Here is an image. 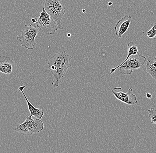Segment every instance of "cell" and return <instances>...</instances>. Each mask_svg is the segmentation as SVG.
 I'll return each mask as SVG.
<instances>
[{"label":"cell","instance_id":"cell-1","mask_svg":"<svg viewBox=\"0 0 156 153\" xmlns=\"http://www.w3.org/2000/svg\"><path fill=\"white\" fill-rule=\"evenodd\" d=\"M72 58V56L63 51L55 54L49 59L48 64L54 78L52 82L53 87H58L61 83L67 70L71 67L70 61Z\"/></svg>","mask_w":156,"mask_h":153},{"label":"cell","instance_id":"cell-2","mask_svg":"<svg viewBox=\"0 0 156 153\" xmlns=\"http://www.w3.org/2000/svg\"><path fill=\"white\" fill-rule=\"evenodd\" d=\"M146 61V57L140 54L132 55L126 61H124L116 67L110 70V74L114 73L116 70L119 68L120 73L122 75H130L134 70L141 68Z\"/></svg>","mask_w":156,"mask_h":153},{"label":"cell","instance_id":"cell-3","mask_svg":"<svg viewBox=\"0 0 156 153\" xmlns=\"http://www.w3.org/2000/svg\"><path fill=\"white\" fill-rule=\"evenodd\" d=\"M31 25L37 24L38 28L45 34L54 35L58 30L57 25L53 18L47 12L44 8L40 13L39 18H32Z\"/></svg>","mask_w":156,"mask_h":153},{"label":"cell","instance_id":"cell-4","mask_svg":"<svg viewBox=\"0 0 156 153\" xmlns=\"http://www.w3.org/2000/svg\"><path fill=\"white\" fill-rule=\"evenodd\" d=\"M33 115L27 116L25 121L16 125L15 129L16 132L23 135H31L34 133H39L43 130L44 125L41 119H33Z\"/></svg>","mask_w":156,"mask_h":153},{"label":"cell","instance_id":"cell-5","mask_svg":"<svg viewBox=\"0 0 156 153\" xmlns=\"http://www.w3.org/2000/svg\"><path fill=\"white\" fill-rule=\"evenodd\" d=\"M25 25L21 35L16 37V39L20 42L21 46L29 50H33L36 47L35 38L38 32V28L36 25Z\"/></svg>","mask_w":156,"mask_h":153},{"label":"cell","instance_id":"cell-6","mask_svg":"<svg viewBox=\"0 0 156 153\" xmlns=\"http://www.w3.org/2000/svg\"><path fill=\"white\" fill-rule=\"evenodd\" d=\"M45 10L56 22L58 30H63L61 21L65 14L64 6L58 0H45Z\"/></svg>","mask_w":156,"mask_h":153},{"label":"cell","instance_id":"cell-7","mask_svg":"<svg viewBox=\"0 0 156 153\" xmlns=\"http://www.w3.org/2000/svg\"><path fill=\"white\" fill-rule=\"evenodd\" d=\"M115 97L123 103L131 105H135L137 104V99L136 95L133 93L132 88H129L126 93L122 91L120 87L114 88L112 91Z\"/></svg>","mask_w":156,"mask_h":153},{"label":"cell","instance_id":"cell-8","mask_svg":"<svg viewBox=\"0 0 156 153\" xmlns=\"http://www.w3.org/2000/svg\"><path fill=\"white\" fill-rule=\"evenodd\" d=\"M132 21L130 15L124 16L121 20H119L115 28V32L117 36L121 38L128 29Z\"/></svg>","mask_w":156,"mask_h":153},{"label":"cell","instance_id":"cell-9","mask_svg":"<svg viewBox=\"0 0 156 153\" xmlns=\"http://www.w3.org/2000/svg\"><path fill=\"white\" fill-rule=\"evenodd\" d=\"M25 88V86H21L18 87V89L21 92L23 95H24V98L26 100V102H27V105H28V109L30 114L34 116L36 118L39 119H41L44 115V113L43 110L41 108H36L34 106L31 102L29 101L28 99L27 98L26 95H25L24 92V89Z\"/></svg>","mask_w":156,"mask_h":153},{"label":"cell","instance_id":"cell-10","mask_svg":"<svg viewBox=\"0 0 156 153\" xmlns=\"http://www.w3.org/2000/svg\"><path fill=\"white\" fill-rule=\"evenodd\" d=\"M14 64V61L9 57L0 56V72L4 74H10Z\"/></svg>","mask_w":156,"mask_h":153},{"label":"cell","instance_id":"cell-11","mask_svg":"<svg viewBox=\"0 0 156 153\" xmlns=\"http://www.w3.org/2000/svg\"><path fill=\"white\" fill-rule=\"evenodd\" d=\"M146 70L153 79H156V58L150 56L146 61Z\"/></svg>","mask_w":156,"mask_h":153},{"label":"cell","instance_id":"cell-12","mask_svg":"<svg viewBox=\"0 0 156 153\" xmlns=\"http://www.w3.org/2000/svg\"><path fill=\"white\" fill-rule=\"evenodd\" d=\"M148 38L152 39H156V23H154L153 27L146 33Z\"/></svg>","mask_w":156,"mask_h":153},{"label":"cell","instance_id":"cell-13","mask_svg":"<svg viewBox=\"0 0 156 153\" xmlns=\"http://www.w3.org/2000/svg\"><path fill=\"white\" fill-rule=\"evenodd\" d=\"M149 116L151 120V123L156 124V109L151 108L148 110Z\"/></svg>","mask_w":156,"mask_h":153},{"label":"cell","instance_id":"cell-14","mask_svg":"<svg viewBox=\"0 0 156 153\" xmlns=\"http://www.w3.org/2000/svg\"><path fill=\"white\" fill-rule=\"evenodd\" d=\"M146 97L147 98L151 99L152 98V95L151 93L148 92L146 94Z\"/></svg>","mask_w":156,"mask_h":153},{"label":"cell","instance_id":"cell-15","mask_svg":"<svg viewBox=\"0 0 156 153\" xmlns=\"http://www.w3.org/2000/svg\"><path fill=\"white\" fill-rule=\"evenodd\" d=\"M112 2H110L108 3V5H112Z\"/></svg>","mask_w":156,"mask_h":153},{"label":"cell","instance_id":"cell-16","mask_svg":"<svg viewBox=\"0 0 156 153\" xmlns=\"http://www.w3.org/2000/svg\"><path fill=\"white\" fill-rule=\"evenodd\" d=\"M83 12H85V9H83Z\"/></svg>","mask_w":156,"mask_h":153},{"label":"cell","instance_id":"cell-17","mask_svg":"<svg viewBox=\"0 0 156 153\" xmlns=\"http://www.w3.org/2000/svg\"><path fill=\"white\" fill-rule=\"evenodd\" d=\"M69 35H70H70H70H70L68 34V36H69Z\"/></svg>","mask_w":156,"mask_h":153}]
</instances>
